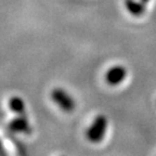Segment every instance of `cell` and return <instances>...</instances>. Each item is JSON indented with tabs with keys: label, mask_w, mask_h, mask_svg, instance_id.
Listing matches in <instances>:
<instances>
[{
	"label": "cell",
	"mask_w": 156,
	"mask_h": 156,
	"mask_svg": "<svg viewBox=\"0 0 156 156\" xmlns=\"http://www.w3.org/2000/svg\"><path fill=\"white\" fill-rule=\"evenodd\" d=\"M127 72L125 69V67L119 65L114 66V67L110 68V71L106 73V81L110 85L116 86L122 83V81H124Z\"/></svg>",
	"instance_id": "cell-4"
},
{
	"label": "cell",
	"mask_w": 156,
	"mask_h": 156,
	"mask_svg": "<svg viewBox=\"0 0 156 156\" xmlns=\"http://www.w3.org/2000/svg\"><path fill=\"white\" fill-rule=\"evenodd\" d=\"M50 97H51L52 101L64 112L71 113L75 110V100L72 98L71 94H68L62 88H54L53 90L51 91Z\"/></svg>",
	"instance_id": "cell-2"
},
{
	"label": "cell",
	"mask_w": 156,
	"mask_h": 156,
	"mask_svg": "<svg viewBox=\"0 0 156 156\" xmlns=\"http://www.w3.org/2000/svg\"><path fill=\"white\" fill-rule=\"evenodd\" d=\"M10 110L14 112L17 115H26L25 111V103L22 98L20 97H12L9 101Z\"/></svg>",
	"instance_id": "cell-5"
},
{
	"label": "cell",
	"mask_w": 156,
	"mask_h": 156,
	"mask_svg": "<svg viewBox=\"0 0 156 156\" xmlns=\"http://www.w3.org/2000/svg\"><path fill=\"white\" fill-rule=\"evenodd\" d=\"M8 129L11 132H17V133H32V127L29 125L26 115H19L17 117L13 118L8 125Z\"/></svg>",
	"instance_id": "cell-3"
},
{
	"label": "cell",
	"mask_w": 156,
	"mask_h": 156,
	"mask_svg": "<svg viewBox=\"0 0 156 156\" xmlns=\"http://www.w3.org/2000/svg\"><path fill=\"white\" fill-rule=\"evenodd\" d=\"M107 128L106 118L102 115L94 118L92 125L86 131V136L92 143H99L103 140V136H105Z\"/></svg>",
	"instance_id": "cell-1"
},
{
	"label": "cell",
	"mask_w": 156,
	"mask_h": 156,
	"mask_svg": "<svg viewBox=\"0 0 156 156\" xmlns=\"http://www.w3.org/2000/svg\"><path fill=\"white\" fill-rule=\"evenodd\" d=\"M14 145H15V147H16V151H17V153H19L20 156H27L26 149H25L24 145H23L21 142L14 140Z\"/></svg>",
	"instance_id": "cell-6"
}]
</instances>
